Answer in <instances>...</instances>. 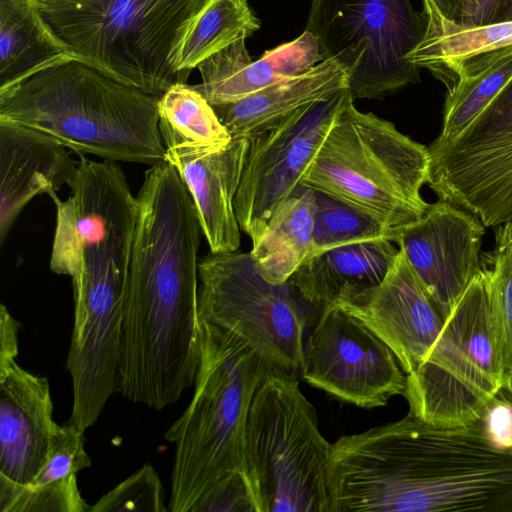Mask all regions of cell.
<instances>
[{
	"instance_id": "cell-31",
	"label": "cell",
	"mask_w": 512,
	"mask_h": 512,
	"mask_svg": "<svg viewBox=\"0 0 512 512\" xmlns=\"http://www.w3.org/2000/svg\"><path fill=\"white\" fill-rule=\"evenodd\" d=\"M77 476L42 485L20 484L0 476V512H88Z\"/></svg>"
},
{
	"instance_id": "cell-29",
	"label": "cell",
	"mask_w": 512,
	"mask_h": 512,
	"mask_svg": "<svg viewBox=\"0 0 512 512\" xmlns=\"http://www.w3.org/2000/svg\"><path fill=\"white\" fill-rule=\"evenodd\" d=\"M316 211L312 256L355 242L388 239L395 243L397 231L370 215L334 197L315 191Z\"/></svg>"
},
{
	"instance_id": "cell-28",
	"label": "cell",
	"mask_w": 512,
	"mask_h": 512,
	"mask_svg": "<svg viewBox=\"0 0 512 512\" xmlns=\"http://www.w3.org/2000/svg\"><path fill=\"white\" fill-rule=\"evenodd\" d=\"M259 28L260 21L247 0H206L176 45L174 67L191 73L209 56Z\"/></svg>"
},
{
	"instance_id": "cell-18",
	"label": "cell",
	"mask_w": 512,
	"mask_h": 512,
	"mask_svg": "<svg viewBox=\"0 0 512 512\" xmlns=\"http://www.w3.org/2000/svg\"><path fill=\"white\" fill-rule=\"evenodd\" d=\"M70 149L33 129L0 121V244L37 195L50 198L73 178Z\"/></svg>"
},
{
	"instance_id": "cell-13",
	"label": "cell",
	"mask_w": 512,
	"mask_h": 512,
	"mask_svg": "<svg viewBox=\"0 0 512 512\" xmlns=\"http://www.w3.org/2000/svg\"><path fill=\"white\" fill-rule=\"evenodd\" d=\"M349 88L305 105L249 139L234 200L241 231L253 243L301 178L349 99Z\"/></svg>"
},
{
	"instance_id": "cell-3",
	"label": "cell",
	"mask_w": 512,
	"mask_h": 512,
	"mask_svg": "<svg viewBox=\"0 0 512 512\" xmlns=\"http://www.w3.org/2000/svg\"><path fill=\"white\" fill-rule=\"evenodd\" d=\"M202 324L193 397L165 432L175 447L170 512H260L248 474L245 436L265 363L240 341Z\"/></svg>"
},
{
	"instance_id": "cell-6",
	"label": "cell",
	"mask_w": 512,
	"mask_h": 512,
	"mask_svg": "<svg viewBox=\"0 0 512 512\" xmlns=\"http://www.w3.org/2000/svg\"><path fill=\"white\" fill-rule=\"evenodd\" d=\"M78 61L160 97L186 84L173 64L176 45L206 0H35Z\"/></svg>"
},
{
	"instance_id": "cell-4",
	"label": "cell",
	"mask_w": 512,
	"mask_h": 512,
	"mask_svg": "<svg viewBox=\"0 0 512 512\" xmlns=\"http://www.w3.org/2000/svg\"><path fill=\"white\" fill-rule=\"evenodd\" d=\"M158 100L71 60L0 90V121L33 129L80 154L153 166L166 156Z\"/></svg>"
},
{
	"instance_id": "cell-26",
	"label": "cell",
	"mask_w": 512,
	"mask_h": 512,
	"mask_svg": "<svg viewBox=\"0 0 512 512\" xmlns=\"http://www.w3.org/2000/svg\"><path fill=\"white\" fill-rule=\"evenodd\" d=\"M158 112L166 155L213 152L232 140L214 107L187 83L175 84L165 91L159 97Z\"/></svg>"
},
{
	"instance_id": "cell-37",
	"label": "cell",
	"mask_w": 512,
	"mask_h": 512,
	"mask_svg": "<svg viewBox=\"0 0 512 512\" xmlns=\"http://www.w3.org/2000/svg\"><path fill=\"white\" fill-rule=\"evenodd\" d=\"M426 14H432L440 20L459 27L462 22L465 0H423Z\"/></svg>"
},
{
	"instance_id": "cell-22",
	"label": "cell",
	"mask_w": 512,
	"mask_h": 512,
	"mask_svg": "<svg viewBox=\"0 0 512 512\" xmlns=\"http://www.w3.org/2000/svg\"><path fill=\"white\" fill-rule=\"evenodd\" d=\"M388 239L355 242L310 257L292 276L302 294L321 309L343 295L378 285L399 248Z\"/></svg>"
},
{
	"instance_id": "cell-14",
	"label": "cell",
	"mask_w": 512,
	"mask_h": 512,
	"mask_svg": "<svg viewBox=\"0 0 512 512\" xmlns=\"http://www.w3.org/2000/svg\"><path fill=\"white\" fill-rule=\"evenodd\" d=\"M301 373L313 387L361 408L404 395L407 374L392 349L364 322L336 305L321 311L304 343Z\"/></svg>"
},
{
	"instance_id": "cell-36",
	"label": "cell",
	"mask_w": 512,
	"mask_h": 512,
	"mask_svg": "<svg viewBox=\"0 0 512 512\" xmlns=\"http://www.w3.org/2000/svg\"><path fill=\"white\" fill-rule=\"evenodd\" d=\"M20 325L8 308L0 306V368L16 361L18 356V332Z\"/></svg>"
},
{
	"instance_id": "cell-21",
	"label": "cell",
	"mask_w": 512,
	"mask_h": 512,
	"mask_svg": "<svg viewBox=\"0 0 512 512\" xmlns=\"http://www.w3.org/2000/svg\"><path fill=\"white\" fill-rule=\"evenodd\" d=\"M347 87V69L328 59L243 99L213 107L232 138L250 139L296 109L326 100Z\"/></svg>"
},
{
	"instance_id": "cell-8",
	"label": "cell",
	"mask_w": 512,
	"mask_h": 512,
	"mask_svg": "<svg viewBox=\"0 0 512 512\" xmlns=\"http://www.w3.org/2000/svg\"><path fill=\"white\" fill-rule=\"evenodd\" d=\"M504 385L490 270L472 279L445 320L429 355L407 374L409 413L444 427L482 419Z\"/></svg>"
},
{
	"instance_id": "cell-7",
	"label": "cell",
	"mask_w": 512,
	"mask_h": 512,
	"mask_svg": "<svg viewBox=\"0 0 512 512\" xmlns=\"http://www.w3.org/2000/svg\"><path fill=\"white\" fill-rule=\"evenodd\" d=\"M331 444L296 375L267 369L252 398L245 436L260 512H330Z\"/></svg>"
},
{
	"instance_id": "cell-25",
	"label": "cell",
	"mask_w": 512,
	"mask_h": 512,
	"mask_svg": "<svg viewBox=\"0 0 512 512\" xmlns=\"http://www.w3.org/2000/svg\"><path fill=\"white\" fill-rule=\"evenodd\" d=\"M512 78V46L452 68L441 80L447 87L442 128L430 144L455 138Z\"/></svg>"
},
{
	"instance_id": "cell-1",
	"label": "cell",
	"mask_w": 512,
	"mask_h": 512,
	"mask_svg": "<svg viewBox=\"0 0 512 512\" xmlns=\"http://www.w3.org/2000/svg\"><path fill=\"white\" fill-rule=\"evenodd\" d=\"M129 268L118 392L162 410L194 384L202 353L194 201L163 160L145 173Z\"/></svg>"
},
{
	"instance_id": "cell-19",
	"label": "cell",
	"mask_w": 512,
	"mask_h": 512,
	"mask_svg": "<svg viewBox=\"0 0 512 512\" xmlns=\"http://www.w3.org/2000/svg\"><path fill=\"white\" fill-rule=\"evenodd\" d=\"M249 148V139L232 138L224 148L198 155H166L188 189L211 253L240 247L234 200Z\"/></svg>"
},
{
	"instance_id": "cell-17",
	"label": "cell",
	"mask_w": 512,
	"mask_h": 512,
	"mask_svg": "<svg viewBox=\"0 0 512 512\" xmlns=\"http://www.w3.org/2000/svg\"><path fill=\"white\" fill-rule=\"evenodd\" d=\"M57 427L48 378L17 361L0 368V476L31 483L46 462Z\"/></svg>"
},
{
	"instance_id": "cell-20",
	"label": "cell",
	"mask_w": 512,
	"mask_h": 512,
	"mask_svg": "<svg viewBox=\"0 0 512 512\" xmlns=\"http://www.w3.org/2000/svg\"><path fill=\"white\" fill-rule=\"evenodd\" d=\"M245 41L238 39L197 66L202 82L191 86L212 106L243 99L322 61L316 39L306 30L257 60H252Z\"/></svg>"
},
{
	"instance_id": "cell-10",
	"label": "cell",
	"mask_w": 512,
	"mask_h": 512,
	"mask_svg": "<svg viewBox=\"0 0 512 512\" xmlns=\"http://www.w3.org/2000/svg\"><path fill=\"white\" fill-rule=\"evenodd\" d=\"M427 19L411 0H311L306 31L322 60L348 72L353 99H380L420 79L409 57L423 41Z\"/></svg>"
},
{
	"instance_id": "cell-11",
	"label": "cell",
	"mask_w": 512,
	"mask_h": 512,
	"mask_svg": "<svg viewBox=\"0 0 512 512\" xmlns=\"http://www.w3.org/2000/svg\"><path fill=\"white\" fill-rule=\"evenodd\" d=\"M69 197L56 205L50 269L73 287L128 285L138 219V200L122 168L112 160L81 157L68 183Z\"/></svg>"
},
{
	"instance_id": "cell-24",
	"label": "cell",
	"mask_w": 512,
	"mask_h": 512,
	"mask_svg": "<svg viewBox=\"0 0 512 512\" xmlns=\"http://www.w3.org/2000/svg\"><path fill=\"white\" fill-rule=\"evenodd\" d=\"M315 211V191L301 185L275 209L252 243L250 254L269 282L290 280L311 257Z\"/></svg>"
},
{
	"instance_id": "cell-35",
	"label": "cell",
	"mask_w": 512,
	"mask_h": 512,
	"mask_svg": "<svg viewBox=\"0 0 512 512\" xmlns=\"http://www.w3.org/2000/svg\"><path fill=\"white\" fill-rule=\"evenodd\" d=\"M490 439L502 448L512 447V403L496 398L488 405L482 417Z\"/></svg>"
},
{
	"instance_id": "cell-15",
	"label": "cell",
	"mask_w": 512,
	"mask_h": 512,
	"mask_svg": "<svg viewBox=\"0 0 512 512\" xmlns=\"http://www.w3.org/2000/svg\"><path fill=\"white\" fill-rule=\"evenodd\" d=\"M485 228L472 213L439 199L398 232L395 243L445 320L482 269Z\"/></svg>"
},
{
	"instance_id": "cell-5",
	"label": "cell",
	"mask_w": 512,
	"mask_h": 512,
	"mask_svg": "<svg viewBox=\"0 0 512 512\" xmlns=\"http://www.w3.org/2000/svg\"><path fill=\"white\" fill-rule=\"evenodd\" d=\"M428 147L347 101L301 178V185L341 200L399 232L429 204Z\"/></svg>"
},
{
	"instance_id": "cell-9",
	"label": "cell",
	"mask_w": 512,
	"mask_h": 512,
	"mask_svg": "<svg viewBox=\"0 0 512 512\" xmlns=\"http://www.w3.org/2000/svg\"><path fill=\"white\" fill-rule=\"evenodd\" d=\"M198 278L201 322L232 335L268 369L296 375L307 330L323 309L308 300L292 278L269 282L250 252L239 251L202 256Z\"/></svg>"
},
{
	"instance_id": "cell-16",
	"label": "cell",
	"mask_w": 512,
	"mask_h": 512,
	"mask_svg": "<svg viewBox=\"0 0 512 512\" xmlns=\"http://www.w3.org/2000/svg\"><path fill=\"white\" fill-rule=\"evenodd\" d=\"M334 305L376 333L406 374L425 361L445 323L401 248L378 285L347 293Z\"/></svg>"
},
{
	"instance_id": "cell-12",
	"label": "cell",
	"mask_w": 512,
	"mask_h": 512,
	"mask_svg": "<svg viewBox=\"0 0 512 512\" xmlns=\"http://www.w3.org/2000/svg\"><path fill=\"white\" fill-rule=\"evenodd\" d=\"M427 184L486 228L512 223V78L455 138L428 147Z\"/></svg>"
},
{
	"instance_id": "cell-30",
	"label": "cell",
	"mask_w": 512,
	"mask_h": 512,
	"mask_svg": "<svg viewBox=\"0 0 512 512\" xmlns=\"http://www.w3.org/2000/svg\"><path fill=\"white\" fill-rule=\"evenodd\" d=\"M494 229V246L481 257L492 276L493 299L500 332L503 388L512 394V223Z\"/></svg>"
},
{
	"instance_id": "cell-23",
	"label": "cell",
	"mask_w": 512,
	"mask_h": 512,
	"mask_svg": "<svg viewBox=\"0 0 512 512\" xmlns=\"http://www.w3.org/2000/svg\"><path fill=\"white\" fill-rule=\"evenodd\" d=\"M77 60L35 0H0V90L53 65Z\"/></svg>"
},
{
	"instance_id": "cell-32",
	"label": "cell",
	"mask_w": 512,
	"mask_h": 512,
	"mask_svg": "<svg viewBox=\"0 0 512 512\" xmlns=\"http://www.w3.org/2000/svg\"><path fill=\"white\" fill-rule=\"evenodd\" d=\"M159 474L144 464L100 497L88 512H167Z\"/></svg>"
},
{
	"instance_id": "cell-34",
	"label": "cell",
	"mask_w": 512,
	"mask_h": 512,
	"mask_svg": "<svg viewBox=\"0 0 512 512\" xmlns=\"http://www.w3.org/2000/svg\"><path fill=\"white\" fill-rule=\"evenodd\" d=\"M508 20H512V0H465L462 22L458 28L478 27Z\"/></svg>"
},
{
	"instance_id": "cell-2",
	"label": "cell",
	"mask_w": 512,
	"mask_h": 512,
	"mask_svg": "<svg viewBox=\"0 0 512 512\" xmlns=\"http://www.w3.org/2000/svg\"><path fill=\"white\" fill-rule=\"evenodd\" d=\"M330 512H512V447L483 420L444 427L404 418L332 443Z\"/></svg>"
},
{
	"instance_id": "cell-27",
	"label": "cell",
	"mask_w": 512,
	"mask_h": 512,
	"mask_svg": "<svg viewBox=\"0 0 512 512\" xmlns=\"http://www.w3.org/2000/svg\"><path fill=\"white\" fill-rule=\"evenodd\" d=\"M424 14L426 34L409 59L420 69L430 70L440 80L459 64L512 46V20L458 28L431 14Z\"/></svg>"
},
{
	"instance_id": "cell-33",
	"label": "cell",
	"mask_w": 512,
	"mask_h": 512,
	"mask_svg": "<svg viewBox=\"0 0 512 512\" xmlns=\"http://www.w3.org/2000/svg\"><path fill=\"white\" fill-rule=\"evenodd\" d=\"M84 432L69 422L64 426L58 425L46 462L29 484L42 485L67 479L90 467L91 460L84 446Z\"/></svg>"
}]
</instances>
